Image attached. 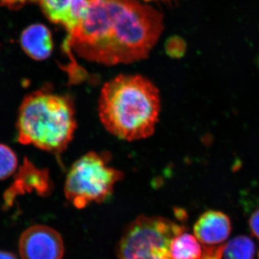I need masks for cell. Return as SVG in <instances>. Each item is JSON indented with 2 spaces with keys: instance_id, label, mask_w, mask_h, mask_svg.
<instances>
[{
  "instance_id": "6",
  "label": "cell",
  "mask_w": 259,
  "mask_h": 259,
  "mask_svg": "<svg viewBox=\"0 0 259 259\" xmlns=\"http://www.w3.org/2000/svg\"><path fill=\"white\" fill-rule=\"evenodd\" d=\"M18 246L22 259H62L64 253L60 234L42 225L25 230L19 240Z\"/></svg>"
},
{
  "instance_id": "17",
  "label": "cell",
  "mask_w": 259,
  "mask_h": 259,
  "mask_svg": "<svg viewBox=\"0 0 259 259\" xmlns=\"http://www.w3.org/2000/svg\"><path fill=\"white\" fill-rule=\"evenodd\" d=\"M40 0H0V6H5L10 9L17 10L29 2H37Z\"/></svg>"
},
{
  "instance_id": "15",
  "label": "cell",
  "mask_w": 259,
  "mask_h": 259,
  "mask_svg": "<svg viewBox=\"0 0 259 259\" xmlns=\"http://www.w3.org/2000/svg\"><path fill=\"white\" fill-rule=\"evenodd\" d=\"M225 244L218 247H207L204 248L202 257L199 259H222Z\"/></svg>"
},
{
  "instance_id": "10",
  "label": "cell",
  "mask_w": 259,
  "mask_h": 259,
  "mask_svg": "<svg viewBox=\"0 0 259 259\" xmlns=\"http://www.w3.org/2000/svg\"><path fill=\"white\" fill-rule=\"evenodd\" d=\"M20 44L24 52L37 61L48 59L54 47L50 30L42 24H34L25 29L20 37Z\"/></svg>"
},
{
  "instance_id": "8",
  "label": "cell",
  "mask_w": 259,
  "mask_h": 259,
  "mask_svg": "<svg viewBox=\"0 0 259 259\" xmlns=\"http://www.w3.org/2000/svg\"><path fill=\"white\" fill-rule=\"evenodd\" d=\"M50 21L62 25L68 32L81 23L88 11L90 0H40Z\"/></svg>"
},
{
  "instance_id": "12",
  "label": "cell",
  "mask_w": 259,
  "mask_h": 259,
  "mask_svg": "<svg viewBox=\"0 0 259 259\" xmlns=\"http://www.w3.org/2000/svg\"><path fill=\"white\" fill-rule=\"evenodd\" d=\"M255 245L251 238L245 236L235 237L225 243L224 259H254Z\"/></svg>"
},
{
  "instance_id": "20",
  "label": "cell",
  "mask_w": 259,
  "mask_h": 259,
  "mask_svg": "<svg viewBox=\"0 0 259 259\" xmlns=\"http://www.w3.org/2000/svg\"><path fill=\"white\" fill-rule=\"evenodd\" d=\"M258 65H259V58H258Z\"/></svg>"
},
{
  "instance_id": "4",
  "label": "cell",
  "mask_w": 259,
  "mask_h": 259,
  "mask_svg": "<svg viewBox=\"0 0 259 259\" xmlns=\"http://www.w3.org/2000/svg\"><path fill=\"white\" fill-rule=\"evenodd\" d=\"M123 174L108 166L103 156L89 152L74 162L65 182L66 198L76 208L104 202L113 192Z\"/></svg>"
},
{
  "instance_id": "5",
  "label": "cell",
  "mask_w": 259,
  "mask_h": 259,
  "mask_svg": "<svg viewBox=\"0 0 259 259\" xmlns=\"http://www.w3.org/2000/svg\"><path fill=\"white\" fill-rule=\"evenodd\" d=\"M185 227L161 217L140 216L127 227L118 248L120 259H172L173 238Z\"/></svg>"
},
{
  "instance_id": "19",
  "label": "cell",
  "mask_w": 259,
  "mask_h": 259,
  "mask_svg": "<svg viewBox=\"0 0 259 259\" xmlns=\"http://www.w3.org/2000/svg\"><path fill=\"white\" fill-rule=\"evenodd\" d=\"M144 1H168V0H144Z\"/></svg>"
},
{
  "instance_id": "7",
  "label": "cell",
  "mask_w": 259,
  "mask_h": 259,
  "mask_svg": "<svg viewBox=\"0 0 259 259\" xmlns=\"http://www.w3.org/2000/svg\"><path fill=\"white\" fill-rule=\"evenodd\" d=\"M52 190L49 171L35 166L25 158L23 165L15 175L14 182L6 190L4 195L7 207L13 205L18 196L35 192L39 196H47Z\"/></svg>"
},
{
  "instance_id": "18",
  "label": "cell",
  "mask_w": 259,
  "mask_h": 259,
  "mask_svg": "<svg viewBox=\"0 0 259 259\" xmlns=\"http://www.w3.org/2000/svg\"><path fill=\"white\" fill-rule=\"evenodd\" d=\"M0 259H18L16 255L10 252L0 250Z\"/></svg>"
},
{
  "instance_id": "16",
  "label": "cell",
  "mask_w": 259,
  "mask_h": 259,
  "mask_svg": "<svg viewBox=\"0 0 259 259\" xmlns=\"http://www.w3.org/2000/svg\"><path fill=\"white\" fill-rule=\"evenodd\" d=\"M248 226L252 235L259 241V207L250 215Z\"/></svg>"
},
{
  "instance_id": "1",
  "label": "cell",
  "mask_w": 259,
  "mask_h": 259,
  "mask_svg": "<svg viewBox=\"0 0 259 259\" xmlns=\"http://www.w3.org/2000/svg\"><path fill=\"white\" fill-rule=\"evenodd\" d=\"M163 29L159 12L137 0H90L81 23L68 33L64 51L112 66L146 59Z\"/></svg>"
},
{
  "instance_id": "11",
  "label": "cell",
  "mask_w": 259,
  "mask_h": 259,
  "mask_svg": "<svg viewBox=\"0 0 259 259\" xmlns=\"http://www.w3.org/2000/svg\"><path fill=\"white\" fill-rule=\"evenodd\" d=\"M170 253L172 259H199L203 250L195 236L184 232L172 240Z\"/></svg>"
},
{
  "instance_id": "3",
  "label": "cell",
  "mask_w": 259,
  "mask_h": 259,
  "mask_svg": "<svg viewBox=\"0 0 259 259\" xmlns=\"http://www.w3.org/2000/svg\"><path fill=\"white\" fill-rule=\"evenodd\" d=\"M76 128L72 100L47 88L29 94L19 108L17 131L20 144L58 154L69 146Z\"/></svg>"
},
{
  "instance_id": "9",
  "label": "cell",
  "mask_w": 259,
  "mask_h": 259,
  "mask_svg": "<svg viewBox=\"0 0 259 259\" xmlns=\"http://www.w3.org/2000/svg\"><path fill=\"white\" fill-rule=\"evenodd\" d=\"M231 220L221 211L208 210L201 214L194 224V236L202 244H221L231 235Z\"/></svg>"
},
{
  "instance_id": "2",
  "label": "cell",
  "mask_w": 259,
  "mask_h": 259,
  "mask_svg": "<svg viewBox=\"0 0 259 259\" xmlns=\"http://www.w3.org/2000/svg\"><path fill=\"white\" fill-rule=\"evenodd\" d=\"M98 111L102 125L115 137L147 139L154 133L161 111L159 91L141 75H119L104 85Z\"/></svg>"
},
{
  "instance_id": "13",
  "label": "cell",
  "mask_w": 259,
  "mask_h": 259,
  "mask_svg": "<svg viewBox=\"0 0 259 259\" xmlns=\"http://www.w3.org/2000/svg\"><path fill=\"white\" fill-rule=\"evenodd\" d=\"M18 158L6 145L0 144V180L8 179L18 168Z\"/></svg>"
},
{
  "instance_id": "14",
  "label": "cell",
  "mask_w": 259,
  "mask_h": 259,
  "mask_svg": "<svg viewBox=\"0 0 259 259\" xmlns=\"http://www.w3.org/2000/svg\"><path fill=\"white\" fill-rule=\"evenodd\" d=\"M167 54L173 58H181L185 55L187 45L183 39L180 37H172L167 41Z\"/></svg>"
}]
</instances>
